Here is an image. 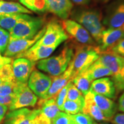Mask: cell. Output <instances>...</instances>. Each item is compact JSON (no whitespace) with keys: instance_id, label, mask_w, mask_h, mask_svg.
Here are the masks:
<instances>
[{"instance_id":"cell-1","label":"cell","mask_w":124,"mask_h":124,"mask_svg":"<svg viewBox=\"0 0 124 124\" xmlns=\"http://www.w3.org/2000/svg\"><path fill=\"white\" fill-rule=\"evenodd\" d=\"M72 20L83 26L95 41L101 44L102 35L105 28L102 23L101 14L94 9L78 8L71 13Z\"/></svg>"},{"instance_id":"cell-2","label":"cell","mask_w":124,"mask_h":124,"mask_svg":"<svg viewBox=\"0 0 124 124\" xmlns=\"http://www.w3.org/2000/svg\"><path fill=\"white\" fill-rule=\"evenodd\" d=\"M74 54V50L71 46H64L59 55L38 61L37 67L52 77L58 76L67 69L72 60Z\"/></svg>"},{"instance_id":"cell-3","label":"cell","mask_w":124,"mask_h":124,"mask_svg":"<svg viewBox=\"0 0 124 124\" xmlns=\"http://www.w3.org/2000/svg\"><path fill=\"white\" fill-rule=\"evenodd\" d=\"M101 52L99 46L82 44L78 46L72 58L73 75L72 79L83 71L100 58Z\"/></svg>"},{"instance_id":"cell-4","label":"cell","mask_w":124,"mask_h":124,"mask_svg":"<svg viewBox=\"0 0 124 124\" xmlns=\"http://www.w3.org/2000/svg\"><path fill=\"white\" fill-rule=\"evenodd\" d=\"M44 19L28 15L18 22L9 32L10 39L33 38L43 28Z\"/></svg>"},{"instance_id":"cell-5","label":"cell","mask_w":124,"mask_h":124,"mask_svg":"<svg viewBox=\"0 0 124 124\" xmlns=\"http://www.w3.org/2000/svg\"><path fill=\"white\" fill-rule=\"evenodd\" d=\"M69 39V35L60 23L51 20L46 26V31L41 38L33 46H58Z\"/></svg>"},{"instance_id":"cell-6","label":"cell","mask_w":124,"mask_h":124,"mask_svg":"<svg viewBox=\"0 0 124 124\" xmlns=\"http://www.w3.org/2000/svg\"><path fill=\"white\" fill-rule=\"evenodd\" d=\"M13 101L9 106V110L34 106L38 101V97L29 89L28 83L16 81L14 87Z\"/></svg>"},{"instance_id":"cell-7","label":"cell","mask_w":124,"mask_h":124,"mask_svg":"<svg viewBox=\"0 0 124 124\" xmlns=\"http://www.w3.org/2000/svg\"><path fill=\"white\" fill-rule=\"evenodd\" d=\"M112 72V79L115 87L120 79V72L124 63V57L117 55L111 51L101 52L98 59Z\"/></svg>"},{"instance_id":"cell-8","label":"cell","mask_w":124,"mask_h":124,"mask_svg":"<svg viewBox=\"0 0 124 124\" xmlns=\"http://www.w3.org/2000/svg\"><path fill=\"white\" fill-rule=\"evenodd\" d=\"M52 83V79L40 71L34 70L28 80V86L37 97L45 99Z\"/></svg>"},{"instance_id":"cell-9","label":"cell","mask_w":124,"mask_h":124,"mask_svg":"<svg viewBox=\"0 0 124 124\" xmlns=\"http://www.w3.org/2000/svg\"><path fill=\"white\" fill-rule=\"evenodd\" d=\"M102 23L108 28L124 24V0H116L108 6Z\"/></svg>"},{"instance_id":"cell-10","label":"cell","mask_w":124,"mask_h":124,"mask_svg":"<svg viewBox=\"0 0 124 124\" xmlns=\"http://www.w3.org/2000/svg\"><path fill=\"white\" fill-rule=\"evenodd\" d=\"M45 31L46 26L43 27V28L33 38L10 39L7 49L4 52L5 56L10 58L13 56H17L19 54L24 52L25 51L32 47L41 38Z\"/></svg>"},{"instance_id":"cell-11","label":"cell","mask_w":124,"mask_h":124,"mask_svg":"<svg viewBox=\"0 0 124 124\" xmlns=\"http://www.w3.org/2000/svg\"><path fill=\"white\" fill-rule=\"evenodd\" d=\"M62 25L67 33L81 44L93 46L95 43L89 32L77 21L67 18L62 21Z\"/></svg>"},{"instance_id":"cell-12","label":"cell","mask_w":124,"mask_h":124,"mask_svg":"<svg viewBox=\"0 0 124 124\" xmlns=\"http://www.w3.org/2000/svg\"><path fill=\"white\" fill-rule=\"evenodd\" d=\"M40 113V108L30 110L24 108L13 110L7 114L4 124H31Z\"/></svg>"},{"instance_id":"cell-13","label":"cell","mask_w":124,"mask_h":124,"mask_svg":"<svg viewBox=\"0 0 124 124\" xmlns=\"http://www.w3.org/2000/svg\"><path fill=\"white\" fill-rule=\"evenodd\" d=\"M124 39V24L120 27L105 29L102 32L100 47L101 52L111 50Z\"/></svg>"},{"instance_id":"cell-14","label":"cell","mask_w":124,"mask_h":124,"mask_svg":"<svg viewBox=\"0 0 124 124\" xmlns=\"http://www.w3.org/2000/svg\"><path fill=\"white\" fill-rule=\"evenodd\" d=\"M35 63L24 58H17L12 62L13 75L16 81L27 83Z\"/></svg>"},{"instance_id":"cell-15","label":"cell","mask_w":124,"mask_h":124,"mask_svg":"<svg viewBox=\"0 0 124 124\" xmlns=\"http://www.w3.org/2000/svg\"><path fill=\"white\" fill-rule=\"evenodd\" d=\"M73 75V63L72 60L70 63L69 67L64 72L58 76L53 77L52 78V83L48 91L45 99L55 98L60 91L63 89L70 81H72Z\"/></svg>"},{"instance_id":"cell-16","label":"cell","mask_w":124,"mask_h":124,"mask_svg":"<svg viewBox=\"0 0 124 124\" xmlns=\"http://www.w3.org/2000/svg\"><path fill=\"white\" fill-rule=\"evenodd\" d=\"M47 10L62 20L70 16L73 4L71 0H46Z\"/></svg>"},{"instance_id":"cell-17","label":"cell","mask_w":124,"mask_h":124,"mask_svg":"<svg viewBox=\"0 0 124 124\" xmlns=\"http://www.w3.org/2000/svg\"><path fill=\"white\" fill-rule=\"evenodd\" d=\"M90 89L94 93L110 99L116 97V89L113 80L108 77H103L93 81Z\"/></svg>"},{"instance_id":"cell-18","label":"cell","mask_w":124,"mask_h":124,"mask_svg":"<svg viewBox=\"0 0 124 124\" xmlns=\"http://www.w3.org/2000/svg\"><path fill=\"white\" fill-rule=\"evenodd\" d=\"M57 46H32L30 48L17 56V58H24L36 63L40 60L47 58L54 52Z\"/></svg>"},{"instance_id":"cell-19","label":"cell","mask_w":124,"mask_h":124,"mask_svg":"<svg viewBox=\"0 0 124 124\" xmlns=\"http://www.w3.org/2000/svg\"><path fill=\"white\" fill-rule=\"evenodd\" d=\"M82 113L89 116L91 118L98 121H108L103 116L100 108L97 106L93 97V91L90 89L86 95H85V103Z\"/></svg>"},{"instance_id":"cell-20","label":"cell","mask_w":124,"mask_h":124,"mask_svg":"<svg viewBox=\"0 0 124 124\" xmlns=\"http://www.w3.org/2000/svg\"><path fill=\"white\" fill-rule=\"evenodd\" d=\"M93 93L94 100L103 116L108 120H111L116 115L118 108L117 105L111 99L101 95L94 91Z\"/></svg>"},{"instance_id":"cell-21","label":"cell","mask_w":124,"mask_h":124,"mask_svg":"<svg viewBox=\"0 0 124 124\" xmlns=\"http://www.w3.org/2000/svg\"><path fill=\"white\" fill-rule=\"evenodd\" d=\"M85 72L91 82L101 78L112 76L111 71L97 60L85 71Z\"/></svg>"},{"instance_id":"cell-22","label":"cell","mask_w":124,"mask_h":124,"mask_svg":"<svg viewBox=\"0 0 124 124\" xmlns=\"http://www.w3.org/2000/svg\"><path fill=\"white\" fill-rule=\"evenodd\" d=\"M18 13L29 15L32 12L19 2L0 0V15Z\"/></svg>"},{"instance_id":"cell-23","label":"cell","mask_w":124,"mask_h":124,"mask_svg":"<svg viewBox=\"0 0 124 124\" xmlns=\"http://www.w3.org/2000/svg\"><path fill=\"white\" fill-rule=\"evenodd\" d=\"M41 113L52 121L60 112L55 98L43 100L40 99L38 102Z\"/></svg>"},{"instance_id":"cell-24","label":"cell","mask_w":124,"mask_h":124,"mask_svg":"<svg viewBox=\"0 0 124 124\" xmlns=\"http://www.w3.org/2000/svg\"><path fill=\"white\" fill-rule=\"evenodd\" d=\"M28 15L24 13L0 15V27L10 32L20 20L27 17Z\"/></svg>"},{"instance_id":"cell-25","label":"cell","mask_w":124,"mask_h":124,"mask_svg":"<svg viewBox=\"0 0 124 124\" xmlns=\"http://www.w3.org/2000/svg\"><path fill=\"white\" fill-rule=\"evenodd\" d=\"M72 82L84 96L89 92L92 83L85 71L75 76L72 79Z\"/></svg>"},{"instance_id":"cell-26","label":"cell","mask_w":124,"mask_h":124,"mask_svg":"<svg viewBox=\"0 0 124 124\" xmlns=\"http://www.w3.org/2000/svg\"><path fill=\"white\" fill-rule=\"evenodd\" d=\"M20 4L30 11L44 13L47 11L46 0H19Z\"/></svg>"},{"instance_id":"cell-27","label":"cell","mask_w":124,"mask_h":124,"mask_svg":"<svg viewBox=\"0 0 124 124\" xmlns=\"http://www.w3.org/2000/svg\"><path fill=\"white\" fill-rule=\"evenodd\" d=\"M84 103L85 102L66 100L63 105V111L70 115H75L79 113H82Z\"/></svg>"},{"instance_id":"cell-28","label":"cell","mask_w":124,"mask_h":124,"mask_svg":"<svg viewBox=\"0 0 124 124\" xmlns=\"http://www.w3.org/2000/svg\"><path fill=\"white\" fill-rule=\"evenodd\" d=\"M67 100L74 101L85 102V96L74 85L72 81L70 82L68 88Z\"/></svg>"},{"instance_id":"cell-29","label":"cell","mask_w":124,"mask_h":124,"mask_svg":"<svg viewBox=\"0 0 124 124\" xmlns=\"http://www.w3.org/2000/svg\"><path fill=\"white\" fill-rule=\"evenodd\" d=\"M52 124H76L72 115L61 111L52 120Z\"/></svg>"},{"instance_id":"cell-30","label":"cell","mask_w":124,"mask_h":124,"mask_svg":"<svg viewBox=\"0 0 124 124\" xmlns=\"http://www.w3.org/2000/svg\"><path fill=\"white\" fill-rule=\"evenodd\" d=\"M0 78L2 79L5 82L15 81L12 65L8 64L3 66L0 69Z\"/></svg>"},{"instance_id":"cell-31","label":"cell","mask_w":124,"mask_h":124,"mask_svg":"<svg viewBox=\"0 0 124 124\" xmlns=\"http://www.w3.org/2000/svg\"><path fill=\"white\" fill-rule=\"evenodd\" d=\"M70 82L71 81H70L67 84L66 86H65L55 97L56 102V104L58 105L59 109L61 111H63V105H64L65 101L67 100L68 88H69Z\"/></svg>"},{"instance_id":"cell-32","label":"cell","mask_w":124,"mask_h":124,"mask_svg":"<svg viewBox=\"0 0 124 124\" xmlns=\"http://www.w3.org/2000/svg\"><path fill=\"white\" fill-rule=\"evenodd\" d=\"M10 40L8 31L0 27V55L4 54Z\"/></svg>"},{"instance_id":"cell-33","label":"cell","mask_w":124,"mask_h":124,"mask_svg":"<svg viewBox=\"0 0 124 124\" xmlns=\"http://www.w3.org/2000/svg\"><path fill=\"white\" fill-rule=\"evenodd\" d=\"M16 81V80L13 82H6L0 86V95L7 97L13 94Z\"/></svg>"},{"instance_id":"cell-34","label":"cell","mask_w":124,"mask_h":124,"mask_svg":"<svg viewBox=\"0 0 124 124\" xmlns=\"http://www.w3.org/2000/svg\"><path fill=\"white\" fill-rule=\"evenodd\" d=\"M72 116L76 124H93L91 117L83 113H79Z\"/></svg>"},{"instance_id":"cell-35","label":"cell","mask_w":124,"mask_h":124,"mask_svg":"<svg viewBox=\"0 0 124 124\" xmlns=\"http://www.w3.org/2000/svg\"><path fill=\"white\" fill-rule=\"evenodd\" d=\"M33 122L35 124H52V121L41 113V111L36 117Z\"/></svg>"},{"instance_id":"cell-36","label":"cell","mask_w":124,"mask_h":124,"mask_svg":"<svg viewBox=\"0 0 124 124\" xmlns=\"http://www.w3.org/2000/svg\"><path fill=\"white\" fill-rule=\"evenodd\" d=\"M112 52L121 56L124 57V39L111 49Z\"/></svg>"},{"instance_id":"cell-37","label":"cell","mask_w":124,"mask_h":124,"mask_svg":"<svg viewBox=\"0 0 124 124\" xmlns=\"http://www.w3.org/2000/svg\"><path fill=\"white\" fill-rule=\"evenodd\" d=\"M116 90L120 91L124 90V63L120 72V79L118 84L116 87Z\"/></svg>"},{"instance_id":"cell-38","label":"cell","mask_w":124,"mask_h":124,"mask_svg":"<svg viewBox=\"0 0 124 124\" xmlns=\"http://www.w3.org/2000/svg\"><path fill=\"white\" fill-rule=\"evenodd\" d=\"M14 97V94L10 95L7 97H2L0 95V104L7 105L8 106H10L11 104Z\"/></svg>"},{"instance_id":"cell-39","label":"cell","mask_w":124,"mask_h":124,"mask_svg":"<svg viewBox=\"0 0 124 124\" xmlns=\"http://www.w3.org/2000/svg\"><path fill=\"white\" fill-rule=\"evenodd\" d=\"M112 123L114 124H124V113H118L114 116Z\"/></svg>"},{"instance_id":"cell-40","label":"cell","mask_w":124,"mask_h":124,"mask_svg":"<svg viewBox=\"0 0 124 124\" xmlns=\"http://www.w3.org/2000/svg\"><path fill=\"white\" fill-rule=\"evenodd\" d=\"M12 63V59L10 57H7L5 56H2L0 55V69L8 64H11Z\"/></svg>"},{"instance_id":"cell-41","label":"cell","mask_w":124,"mask_h":124,"mask_svg":"<svg viewBox=\"0 0 124 124\" xmlns=\"http://www.w3.org/2000/svg\"><path fill=\"white\" fill-rule=\"evenodd\" d=\"M118 108L120 111L124 113V93L121 95L119 99Z\"/></svg>"},{"instance_id":"cell-42","label":"cell","mask_w":124,"mask_h":124,"mask_svg":"<svg viewBox=\"0 0 124 124\" xmlns=\"http://www.w3.org/2000/svg\"><path fill=\"white\" fill-rule=\"evenodd\" d=\"M8 109V106L7 105L0 104V117H4Z\"/></svg>"},{"instance_id":"cell-43","label":"cell","mask_w":124,"mask_h":124,"mask_svg":"<svg viewBox=\"0 0 124 124\" xmlns=\"http://www.w3.org/2000/svg\"><path fill=\"white\" fill-rule=\"evenodd\" d=\"M71 1L78 5H86L89 4L90 0H71Z\"/></svg>"},{"instance_id":"cell-44","label":"cell","mask_w":124,"mask_h":124,"mask_svg":"<svg viewBox=\"0 0 124 124\" xmlns=\"http://www.w3.org/2000/svg\"><path fill=\"white\" fill-rule=\"evenodd\" d=\"M98 1H100V2H107L108 1H109V0H98Z\"/></svg>"},{"instance_id":"cell-45","label":"cell","mask_w":124,"mask_h":124,"mask_svg":"<svg viewBox=\"0 0 124 124\" xmlns=\"http://www.w3.org/2000/svg\"><path fill=\"white\" fill-rule=\"evenodd\" d=\"M4 83H5V82L2 79H1L0 78V86H1V85H2Z\"/></svg>"},{"instance_id":"cell-46","label":"cell","mask_w":124,"mask_h":124,"mask_svg":"<svg viewBox=\"0 0 124 124\" xmlns=\"http://www.w3.org/2000/svg\"><path fill=\"white\" fill-rule=\"evenodd\" d=\"M4 117H0V124H1V122H2L3 120H4Z\"/></svg>"},{"instance_id":"cell-47","label":"cell","mask_w":124,"mask_h":124,"mask_svg":"<svg viewBox=\"0 0 124 124\" xmlns=\"http://www.w3.org/2000/svg\"><path fill=\"white\" fill-rule=\"evenodd\" d=\"M31 124H35L33 122V121H31Z\"/></svg>"},{"instance_id":"cell-48","label":"cell","mask_w":124,"mask_h":124,"mask_svg":"<svg viewBox=\"0 0 124 124\" xmlns=\"http://www.w3.org/2000/svg\"><path fill=\"white\" fill-rule=\"evenodd\" d=\"M8 1H16V0H8Z\"/></svg>"},{"instance_id":"cell-49","label":"cell","mask_w":124,"mask_h":124,"mask_svg":"<svg viewBox=\"0 0 124 124\" xmlns=\"http://www.w3.org/2000/svg\"><path fill=\"white\" fill-rule=\"evenodd\" d=\"M107 124V123H105V124Z\"/></svg>"},{"instance_id":"cell-50","label":"cell","mask_w":124,"mask_h":124,"mask_svg":"<svg viewBox=\"0 0 124 124\" xmlns=\"http://www.w3.org/2000/svg\"></svg>"}]
</instances>
